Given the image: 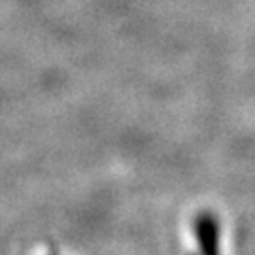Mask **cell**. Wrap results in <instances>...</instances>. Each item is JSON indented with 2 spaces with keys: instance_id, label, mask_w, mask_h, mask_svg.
Here are the masks:
<instances>
[{
  "instance_id": "1",
  "label": "cell",
  "mask_w": 255,
  "mask_h": 255,
  "mask_svg": "<svg viewBox=\"0 0 255 255\" xmlns=\"http://www.w3.org/2000/svg\"><path fill=\"white\" fill-rule=\"evenodd\" d=\"M195 235L202 255H219V225L210 212H201L197 216Z\"/></svg>"
},
{
  "instance_id": "2",
  "label": "cell",
  "mask_w": 255,
  "mask_h": 255,
  "mask_svg": "<svg viewBox=\"0 0 255 255\" xmlns=\"http://www.w3.org/2000/svg\"><path fill=\"white\" fill-rule=\"evenodd\" d=\"M49 255H57V254H49Z\"/></svg>"
}]
</instances>
